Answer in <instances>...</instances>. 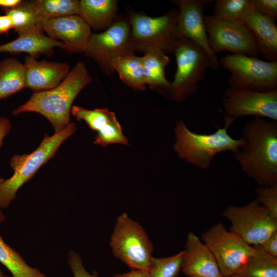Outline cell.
<instances>
[{
	"instance_id": "obj_1",
	"label": "cell",
	"mask_w": 277,
	"mask_h": 277,
	"mask_svg": "<svg viewBox=\"0 0 277 277\" xmlns=\"http://www.w3.org/2000/svg\"><path fill=\"white\" fill-rule=\"evenodd\" d=\"M245 145L233 155L259 186L277 184V121L254 117L242 129Z\"/></svg>"
},
{
	"instance_id": "obj_2",
	"label": "cell",
	"mask_w": 277,
	"mask_h": 277,
	"mask_svg": "<svg viewBox=\"0 0 277 277\" xmlns=\"http://www.w3.org/2000/svg\"><path fill=\"white\" fill-rule=\"evenodd\" d=\"M92 82L85 65L77 63L67 76L56 87L35 92L25 104L12 112L14 115L34 112L45 116L51 124L55 133L70 124L72 104L80 91Z\"/></svg>"
},
{
	"instance_id": "obj_3",
	"label": "cell",
	"mask_w": 277,
	"mask_h": 277,
	"mask_svg": "<svg viewBox=\"0 0 277 277\" xmlns=\"http://www.w3.org/2000/svg\"><path fill=\"white\" fill-rule=\"evenodd\" d=\"M225 125L217 127L211 134L197 133L190 130L184 122H177L174 128L175 142L174 151L179 157L203 169L210 167L211 162L218 153L224 151L236 153L246 144L242 136L234 139L228 133V128L235 120L224 116Z\"/></svg>"
},
{
	"instance_id": "obj_4",
	"label": "cell",
	"mask_w": 277,
	"mask_h": 277,
	"mask_svg": "<svg viewBox=\"0 0 277 277\" xmlns=\"http://www.w3.org/2000/svg\"><path fill=\"white\" fill-rule=\"evenodd\" d=\"M76 130L74 123L52 136L45 134L41 144L30 154H14L10 165L13 170L9 179H0V208L6 209L15 199L18 190L30 180L38 170L53 157L61 145Z\"/></svg>"
},
{
	"instance_id": "obj_5",
	"label": "cell",
	"mask_w": 277,
	"mask_h": 277,
	"mask_svg": "<svg viewBox=\"0 0 277 277\" xmlns=\"http://www.w3.org/2000/svg\"><path fill=\"white\" fill-rule=\"evenodd\" d=\"M173 53L177 69L164 95L182 102L197 91L199 83L205 78L209 68L213 69V64L203 48L187 38H179Z\"/></svg>"
},
{
	"instance_id": "obj_6",
	"label": "cell",
	"mask_w": 277,
	"mask_h": 277,
	"mask_svg": "<svg viewBox=\"0 0 277 277\" xmlns=\"http://www.w3.org/2000/svg\"><path fill=\"white\" fill-rule=\"evenodd\" d=\"M178 17L179 10H171L155 17L140 13L130 16L131 39L135 52L173 53L179 39L176 30Z\"/></svg>"
},
{
	"instance_id": "obj_7",
	"label": "cell",
	"mask_w": 277,
	"mask_h": 277,
	"mask_svg": "<svg viewBox=\"0 0 277 277\" xmlns=\"http://www.w3.org/2000/svg\"><path fill=\"white\" fill-rule=\"evenodd\" d=\"M110 245L114 256L131 270L149 271L153 245L143 227L127 213L117 216Z\"/></svg>"
},
{
	"instance_id": "obj_8",
	"label": "cell",
	"mask_w": 277,
	"mask_h": 277,
	"mask_svg": "<svg viewBox=\"0 0 277 277\" xmlns=\"http://www.w3.org/2000/svg\"><path fill=\"white\" fill-rule=\"evenodd\" d=\"M219 62L230 73L229 88L260 92L277 89V62L232 53L221 57Z\"/></svg>"
},
{
	"instance_id": "obj_9",
	"label": "cell",
	"mask_w": 277,
	"mask_h": 277,
	"mask_svg": "<svg viewBox=\"0 0 277 277\" xmlns=\"http://www.w3.org/2000/svg\"><path fill=\"white\" fill-rule=\"evenodd\" d=\"M201 239L212 252L223 276L239 274L254 250L221 223L204 232Z\"/></svg>"
},
{
	"instance_id": "obj_10",
	"label": "cell",
	"mask_w": 277,
	"mask_h": 277,
	"mask_svg": "<svg viewBox=\"0 0 277 277\" xmlns=\"http://www.w3.org/2000/svg\"><path fill=\"white\" fill-rule=\"evenodd\" d=\"M223 216L231 223L230 231L251 246L261 244L277 231V219L255 199L243 206H228Z\"/></svg>"
},
{
	"instance_id": "obj_11",
	"label": "cell",
	"mask_w": 277,
	"mask_h": 277,
	"mask_svg": "<svg viewBox=\"0 0 277 277\" xmlns=\"http://www.w3.org/2000/svg\"><path fill=\"white\" fill-rule=\"evenodd\" d=\"M135 53L129 21L120 19H116L104 31L92 33L83 53L93 59L104 72L109 74L113 72L111 67L113 59Z\"/></svg>"
},
{
	"instance_id": "obj_12",
	"label": "cell",
	"mask_w": 277,
	"mask_h": 277,
	"mask_svg": "<svg viewBox=\"0 0 277 277\" xmlns=\"http://www.w3.org/2000/svg\"><path fill=\"white\" fill-rule=\"evenodd\" d=\"M204 19L208 44L213 54L226 51L232 54L258 56L253 36L244 25L212 15L205 16Z\"/></svg>"
},
{
	"instance_id": "obj_13",
	"label": "cell",
	"mask_w": 277,
	"mask_h": 277,
	"mask_svg": "<svg viewBox=\"0 0 277 277\" xmlns=\"http://www.w3.org/2000/svg\"><path fill=\"white\" fill-rule=\"evenodd\" d=\"M224 116L235 120L248 115L277 121V89L267 91L228 88L223 97Z\"/></svg>"
},
{
	"instance_id": "obj_14",
	"label": "cell",
	"mask_w": 277,
	"mask_h": 277,
	"mask_svg": "<svg viewBox=\"0 0 277 277\" xmlns=\"http://www.w3.org/2000/svg\"><path fill=\"white\" fill-rule=\"evenodd\" d=\"M213 0H175L173 2L179 8L176 27L180 37L190 39L203 48L210 55L213 69L220 67L219 60L210 50L204 23V11L206 6Z\"/></svg>"
},
{
	"instance_id": "obj_15",
	"label": "cell",
	"mask_w": 277,
	"mask_h": 277,
	"mask_svg": "<svg viewBox=\"0 0 277 277\" xmlns=\"http://www.w3.org/2000/svg\"><path fill=\"white\" fill-rule=\"evenodd\" d=\"M44 32L49 37L61 40L65 50L84 53L92 35L91 28L78 15L60 17L46 22Z\"/></svg>"
},
{
	"instance_id": "obj_16",
	"label": "cell",
	"mask_w": 277,
	"mask_h": 277,
	"mask_svg": "<svg viewBox=\"0 0 277 277\" xmlns=\"http://www.w3.org/2000/svg\"><path fill=\"white\" fill-rule=\"evenodd\" d=\"M181 270L188 277H222L209 248L193 232L187 234Z\"/></svg>"
},
{
	"instance_id": "obj_17",
	"label": "cell",
	"mask_w": 277,
	"mask_h": 277,
	"mask_svg": "<svg viewBox=\"0 0 277 277\" xmlns=\"http://www.w3.org/2000/svg\"><path fill=\"white\" fill-rule=\"evenodd\" d=\"M26 69V88L35 92L52 89L57 86L70 71L66 63L38 61L27 55L24 64Z\"/></svg>"
},
{
	"instance_id": "obj_18",
	"label": "cell",
	"mask_w": 277,
	"mask_h": 277,
	"mask_svg": "<svg viewBox=\"0 0 277 277\" xmlns=\"http://www.w3.org/2000/svg\"><path fill=\"white\" fill-rule=\"evenodd\" d=\"M252 34L259 54L267 61L277 62V25L269 17L252 8L239 22Z\"/></svg>"
},
{
	"instance_id": "obj_19",
	"label": "cell",
	"mask_w": 277,
	"mask_h": 277,
	"mask_svg": "<svg viewBox=\"0 0 277 277\" xmlns=\"http://www.w3.org/2000/svg\"><path fill=\"white\" fill-rule=\"evenodd\" d=\"M56 47L64 49V45L61 41L49 37L44 32H37L18 36L13 41L1 45L0 53H26L37 58L41 54L52 56Z\"/></svg>"
},
{
	"instance_id": "obj_20",
	"label": "cell",
	"mask_w": 277,
	"mask_h": 277,
	"mask_svg": "<svg viewBox=\"0 0 277 277\" xmlns=\"http://www.w3.org/2000/svg\"><path fill=\"white\" fill-rule=\"evenodd\" d=\"M117 1H78V15L95 31L105 30L117 19Z\"/></svg>"
},
{
	"instance_id": "obj_21",
	"label": "cell",
	"mask_w": 277,
	"mask_h": 277,
	"mask_svg": "<svg viewBox=\"0 0 277 277\" xmlns=\"http://www.w3.org/2000/svg\"><path fill=\"white\" fill-rule=\"evenodd\" d=\"M142 60L146 85L165 94L170 85L165 72L170 62L169 56L161 51H152L144 53Z\"/></svg>"
},
{
	"instance_id": "obj_22",
	"label": "cell",
	"mask_w": 277,
	"mask_h": 277,
	"mask_svg": "<svg viewBox=\"0 0 277 277\" xmlns=\"http://www.w3.org/2000/svg\"><path fill=\"white\" fill-rule=\"evenodd\" d=\"M111 67L127 86L137 91L146 89L142 57L135 54L117 57L112 60Z\"/></svg>"
},
{
	"instance_id": "obj_23",
	"label": "cell",
	"mask_w": 277,
	"mask_h": 277,
	"mask_svg": "<svg viewBox=\"0 0 277 277\" xmlns=\"http://www.w3.org/2000/svg\"><path fill=\"white\" fill-rule=\"evenodd\" d=\"M26 88L24 64L10 57L0 62V100L7 98Z\"/></svg>"
},
{
	"instance_id": "obj_24",
	"label": "cell",
	"mask_w": 277,
	"mask_h": 277,
	"mask_svg": "<svg viewBox=\"0 0 277 277\" xmlns=\"http://www.w3.org/2000/svg\"><path fill=\"white\" fill-rule=\"evenodd\" d=\"M5 14L9 17L12 29L18 36L44 32L43 24L39 20L31 1H22L17 7L5 9Z\"/></svg>"
},
{
	"instance_id": "obj_25",
	"label": "cell",
	"mask_w": 277,
	"mask_h": 277,
	"mask_svg": "<svg viewBox=\"0 0 277 277\" xmlns=\"http://www.w3.org/2000/svg\"><path fill=\"white\" fill-rule=\"evenodd\" d=\"M5 219L0 208V224ZM0 263L12 277H47L38 268L28 265L21 255L7 244L0 234Z\"/></svg>"
},
{
	"instance_id": "obj_26",
	"label": "cell",
	"mask_w": 277,
	"mask_h": 277,
	"mask_svg": "<svg viewBox=\"0 0 277 277\" xmlns=\"http://www.w3.org/2000/svg\"><path fill=\"white\" fill-rule=\"evenodd\" d=\"M239 273L243 277H277V258L264 252L258 245Z\"/></svg>"
},
{
	"instance_id": "obj_27",
	"label": "cell",
	"mask_w": 277,
	"mask_h": 277,
	"mask_svg": "<svg viewBox=\"0 0 277 277\" xmlns=\"http://www.w3.org/2000/svg\"><path fill=\"white\" fill-rule=\"evenodd\" d=\"M31 2L43 25L54 18L78 15V1L77 0H32Z\"/></svg>"
},
{
	"instance_id": "obj_28",
	"label": "cell",
	"mask_w": 277,
	"mask_h": 277,
	"mask_svg": "<svg viewBox=\"0 0 277 277\" xmlns=\"http://www.w3.org/2000/svg\"><path fill=\"white\" fill-rule=\"evenodd\" d=\"M71 113L77 121H84L92 130L96 132L117 120L115 113L107 108L89 110L72 106Z\"/></svg>"
},
{
	"instance_id": "obj_29",
	"label": "cell",
	"mask_w": 277,
	"mask_h": 277,
	"mask_svg": "<svg viewBox=\"0 0 277 277\" xmlns=\"http://www.w3.org/2000/svg\"><path fill=\"white\" fill-rule=\"evenodd\" d=\"M212 15L224 19L240 22L252 9L250 0L215 1Z\"/></svg>"
},
{
	"instance_id": "obj_30",
	"label": "cell",
	"mask_w": 277,
	"mask_h": 277,
	"mask_svg": "<svg viewBox=\"0 0 277 277\" xmlns=\"http://www.w3.org/2000/svg\"><path fill=\"white\" fill-rule=\"evenodd\" d=\"M183 251L172 256L151 257L148 277H177L181 270Z\"/></svg>"
},
{
	"instance_id": "obj_31",
	"label": "cell",
	"mask_w": 277,
	"mask_h": 277,
	"mask_svg": "<svg viewBox=\"0 0 277 277\" xmlns=\"http://www.w3.org/2000/svg\"><path fill=\"white\" fill-rule=\"evenodd\" d=\"M128 140L124 135L117 120L105 126L97 132L94 144L107 146L113 144L127 145Z\"/></svg>"
},
{
	"instance_id": "obj_32",
	"label": "cell",
	"mask_w": 277,
	"mask_h": 277,
	"mask_svg": "<svg viewBox=\"0 0 277 277\" xmlns=\"http://www.w3.org/2000/svg\"><path fill=\"white\" fill-rule=\"evenodd\" d=\"M256 200L275 218L277 219V184L259 186L255 190Z\"/></svg>"
},
{
	"instance_id": "obj_33",
	"label": "cell",
	"mask_w": 277,
	"mask_h": 277,
	"mask_svg": "<svg viewBox=\"0 0 277 277\" xmlns=\"http://www.w3.org/2000/svg\"><path fill=\"white\" fill-rule=\"evenodd\" d=\"M67 263L73 273L74 277H97L96 272L90 274L83 265L80 255L73 250L69 251Z\"/></svg>"
},
{
	"instance_id": "obj_34",
	"label": "cell",
	"mask_w": 277,
	"mask_h": 277,
	"mask_svg": "<svg viewBox=\"0 0 277 277\" xmlns=\"http://www.w3.org/2000/svg\"><path fill=\"white\" fill-rule=\"evenodd\" d=\"M252 8L257 12L277 19L276 0H250Z\"/></svg>"
},
{
	"instance_id": "obj_35",
	"label": "cell",
	"mask_w": 277,
	"mask_h": 277,
	"mask_svg": "<svg viewBox=\"0 0 277 277\" xmlns=\"http://www.w3.org/2000/svg\"><path fill=\"white\" fill-rule=\"evenodd\" d=\"M258 246L266 253L277 258V231Z\"/></svg>"
},
{
	"instance_id": "obj_36",
	"label": "cell",
	"mask_w": 277,
	"mask_h": 277,
	"mask_svg": "<svg viewBox=\"0 0 277 277\" xmlns=\"http://www.w3.org/2000/svg\"><path fill=\"white\" fill-rule=\"evenodd\" d=\"M11 128L10 120L5 117H0V148L2 147L3 140L9 133Z\"/></svg>"
},
{
	"instance_id": "obj_37",
	"label": "cell",
	"mask_w": 277,
	"mask_h": 277,
	"mask_svg": "<svg viewBox=\"0 0 277 277\" xmlns=\"http://www.w3.org/2000/svg\"><path fill=\"white\" fill-rule=\"evenodd\" d=\"M12 29V25L9 17L5 14L0 15V34H7Z\"/></svg>"
},
{
	"instance_id": "obj_38",
	"label": "cell",
	"mask_w": 277,
	"mask_h": 277,
	"mask_svg": "<svg viewBox=\"0 0 277 277\" xmlns=\"http://www.w3.org/2000/svg\"><path fill=\"white\" fill-rule=\"evenodd\" d=\"M148 272L143 270H131L123 274H117L113 277H148Z\"/></svg>"
},
{
	"instance_id": "obj_39",
	"label": "cell",
	"mask_w": 277,
	"mask_h": 277,
	"mask_svg": "<svg viewBox=\"0 0 277 277\" xmlns=\"http://www.w3.org/2000/svg\"><path fill=\"white\" fill-rule=\"evenodd\" d=\"M21 0H0V7L6 9H12L20 4Z\"/></svg>"
},
{
	"instance_id": "obj_40",
	"label": "cell",
	"mask_w": 277,
	"mask_h": 277,
	"mask_svg": "<svg viewBox=\"0 0 277 277\" xmlns=\"http://www.w3.org/2000/svg\"><path fill=\"white\" fill-rule=\"evenodd\" d=\"M222 277H243L239 274H236L233 275H231L229 276H223Z\"/></svg>"
},
{
	"instance_id": "obj_41",
	"label": "cell",
	"mask_w": 277,
	"mask_h": 277,
	"mask_svg": "<svg viewBox=\"0 0 277 277\" xmlns=\"http://www.w3.org/2000/svg\"><path fill=\"white\" fill-rule=\"evenodd\" d=\"M0 277H8L0 269Z\"/></svg>"
}]
</instances>
